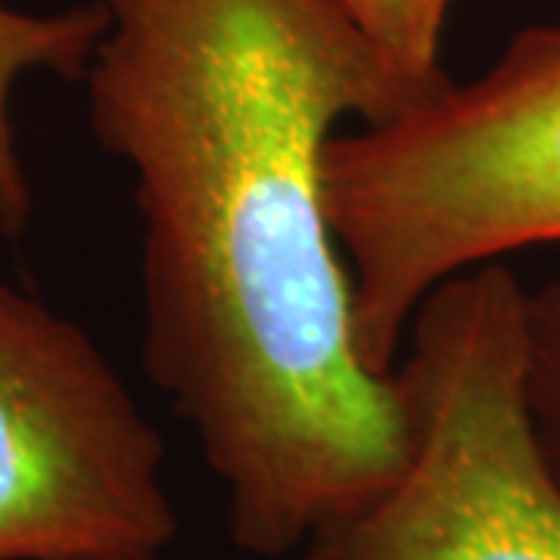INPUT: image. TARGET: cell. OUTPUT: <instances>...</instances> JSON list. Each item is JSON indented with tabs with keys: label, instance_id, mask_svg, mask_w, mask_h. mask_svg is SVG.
<instances>
[{
	"label": "cell",
	"instance_id": "obj_1",
	"mask_svg": "<svg viewBox=\"0 0 560 560\" xmlns=\"http://www.w3.org/2000/svg\"><path fill=\"white\" fill-rule=\"evenodd\" d=\"M103 3L81 81L97 147L135 178L143 371L224 482L234 545L280 560L411 455L396 371L355 337L327 150L342 121L430 94L330 0Z\"/></svg>",
	"mask_w": 560,
	"mask_h": 560
},
{
	"label": "cell",
	"instance_id": "obj_2",
	"mask_svg": "<svg viewBox=\"0 0 560 560\" xmlns=\"http://www.w3.org/2000/svg\"><path fill=\"white\" fill-rule=\"evenodd\" d=\"M327 209L361 355L393 374L436 287L560 241V25L523 28L477 79H448L399 119L340 131Z\"/></svg>",
	"mask_w": 560,
	"mask_h": 560
},
{
	"label": "cell",
	"instance_id": "obj_3",
	"mask_svg": "<svg viewBox=\"0 0 560 560\" xmlns=\"http://www.w3.org/2000/svg\"><path fill=\"white\" fill-rule=\"evenodd\" d=\"M523 315L526 287L501 261L423 300L396 361L405 470L280 560H560V482L529 418Z\"/></svg>",
	"mask_w": 560,
	"mask_h": 560
},
{
	"label": "cell",
	"instance_id": "obj_4",
	"mask_svg": "<svg viewBox=\"0 0 560 560\" xmlns=\"http://www.w3.org/2000/svg\"><path fill=\"white\" fill-rule=\"evenodd\" d=\"M160 430L72 318L0 280V560L162 558Z\"/></svg>",
	"mask_w": 560,
	"mask_h": 560
},
{
	"label": "cell",
	"instance_id": "obj_5",
	"mask_svg": "<svg viewBox=\"0 0 560 560\" xmlns=\"http://www.w3.org/2000/svg\"><path fill=\"white\" fill-rule=\"evenodd\" d=\"M109 22L103 0L22 10L0 0V231L16 237L32 219V184L13 121V94L28 75L81 81Z\"/></svg>",
	"mask_w": 560,
	"mask_h": 560
},
{
	"label": "cell",
	"instance_id": "obj_6",
	"mask_svg": "<svg viewBox=\"0 0 560 560\" xmlns=\"http://www.w3.org/2000/svg\"><path fill=\"white\" fill-rule=\"evenodd\" d=\"M393 72L433 94L442 72V35L452 0H330Z\"/></svg>",
	"mask_w": 560,
	"mask_h": 560
},
{
	"label": "cell",
	"instance_id": "obj_7",
	"mask_svg": "<svg viewBox=\"0 0 560 560\" xmlns=\"http://www.w3.org/2000/svg\"><path fill=\"white\" fill-rule=\"evenodd\" d=\"M526 401L548 467L560 482V283L526 290Z\"/></svg>",
	"mask_w": 560,
	"mask_h": 560
},
{
	"label": "cell",
	"instance_id": "obj_8",
	"mask_svg": "<svg viewBox=\"0 0 560 560\" xmlns=\"http://www.w3.org/2000/svg\"><path fill=\"white\" fill-rule=\"evenodd\" d=\"M140 560H165V555H162V558H140Z\"/></svg>",
	"mask_w": 560,
	"mask_h": 560
}]
</instances>
